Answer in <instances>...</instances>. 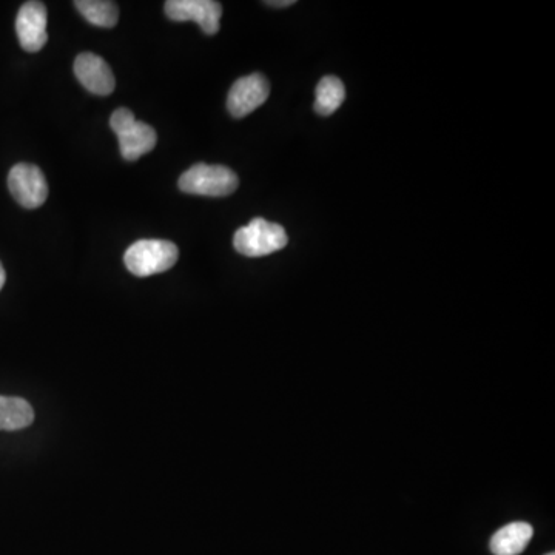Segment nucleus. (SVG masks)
<instances>
[{
	"instance_id": "1",
	"label": "nucleus",
	"mask_w": 555,
	"mask_h": 555,
	"mask_svg": "<svg viewBox=\"0 0 555 555\" xmlns=\"http://www.w3.org/2000/svg\"><path fill=\"white\" fill-rule=\"evenodd\" d=\"M179 249L167 239H141L128 247L124 263L139 278L167 272L178 263Z\"/></svg>"
},
{
	"instance_id": "2",
	"label": "nucleus",
	"mask_w": 555,
	"mask_h": 555,
	"mask_svg": "<svg viewBox=\"0 0 555 555\" xmlns=\"http://www.w3.org/2000/svg\"><path fill=\"white\" fill-rule=\"evenodd\" d=\"M179 189L190 195L229 196L238 189L239 179L233 170L224 165L195 164L179 178Z\"/></svg>"
},
{
	"instance_id": "3",
	"label": "nucleus",
	"mask_w": 555,
	"mask_h": 555,
	"mask_svg": "<svg viewBox=\"0 0 555 555\" xmlns=\"http://www.w3.org/2000/svg\"><path fill=\"white\" fill-rule=\"evenodd\" d=\"M287 243L289 238L283 226L263 218L252 219L233 236L236 252L250 258L272 255L278 250H283Z\"/></svg>"
},
{
	"instance_id": "4",
	"label": "nucleus",
	"mask_w": 555,
	"mask_h": 555,
	"mask_svg": "<svg viewBox=\"0 0 555 555\" xmlns=\"http://www.w3.org/2000/svg\"><path fill=\"white\" fill-rule=\"evenodd\" d=\"M110 127L118 135L119 148L125 161H136L145 153L152 152L158 142L155 128L136 121L133 111L128 108H118L111 115Z\"/></svg>"
},
{
	"instance_id": "5",
	"label": "nucleus",
	"mask_w": 555,
	"mask_h": 555,
	"mask_svg": "<svg viewBox=\"0 0 555 555\" xmlns=\"http://www.w3.org/2000/svg\"><path fill=\"white\" fill-rule=\"evenodd\" d=\"M11 195L25 209H37L48 198V184L44 173L33 164H16L8 175Z\"/></svg>"
},
{
	"instance_id": "6",
	"label": "nucleus",
	"mask_w": 555,
	"mask_h": 555,
	"mask_svg": "<svg viewBox=\"0 0 555 555\" xmlns=\"http://www.w3.org/2000/svg\"><path fill=\"white\" fill-rule=\"evenodd\" d=\"M165 14L175 22H196L213 36L221 27L222 5L215 0H167Z\"/></svg>"
},
{
	"instance_id": "7",
	"label": "nucleus",
	"mask_w": 555,
	"mask_h": 555,
	"mask_svg": "<svg viewBox=\"0 0 555 555\" xmlns=\"http://www.w3.org/2000/svg\"><path fill=\"white\" fill-rule=\"evenodd\" d=\"M270 95V85L261 73L249 74L238 79L230 88L227 108L233 118H246L256 108L261 107Z\"/></svg>"
},
{
	"instance_id": "8",
	"label": "nucleus",
	"mask_w": 555,
	"mask_h": 555,
	"mask_svg": "<svg viewBox=\"0 0 555 555\" xmlns=\"http://www.w3.org/2000/svg\"><path fill=\"white\" fill-rule=\"evenodd\" d=\"M48 11L42 2H25L17 13L16 33L21 47L28 53H37L48 42Z\"/></svg>"
},
{
	"instance_id": "9",
	"label": "nucleus",
	"mask_w": 555,
	"mask_h": 555,
	"mask_svg": "<svg viewBox=\"0 0 555 555\" xmlns=\"http://www.w3.org/2000/svg\"><path fill=\"white\" fill-rule=\"evenodd\" d=\"M74 74L84 85L85 90L93 95L108 96L115 91V74L110 65L95 53L79 54L74 61Z\"/></svg>"
},
{
	"instance_id": "10",
	"label": "nucleus",
	"mask_w": 555,
	"mask_h": 555,
	"mask_svg": "<svg viewBox=\"0 0 555 555\" xmlns=\"http://www.w3.org/2000/svg\"><path fill=\"white\" fill-rule=\"evenodd\" d=\"M534 537V528L529 523L514 522L498 529L491 539L494 555H520Z\"/></svg>"
},
{
	"instance_id": "11",
	"label": "nucleus",
	"mask_w": 555,
	"mask_h": 555,
	"mask_svg": "<svg viewBox=\"0 0 555 555\" xmlns=\"http://www.w3.org/2000/svg\"><path fill=\"white\" fill-rule=\"evenodd\" d=\"M34 421L31 404L19 397L0 395V431H21Z\"/></svg>"
},
{
	"instance_id": "12",
	"label": "nucleus",
	"mask_w": 555,
	"mask_h": 555,
	"mask_svg": "<svg viewBox=\"0 0 555 555\" xmlns=\"http://www.w3.org/2000/svg\"><path fill=\"white\" fill-rule=\"evenodd\" d=\"M74 7L90 22L91 25L101 28H113L118 25V5L110 0H78Z\"/></svg>"
},
{
	"instance_id": "13",
	"label": "nucleus",
	"mask_w": 555,
	"mask_h": 555,
	"mask_svg": "<svg viewBox=\"0 0 555 555\" xmlns=\"http://www.w3.org/2000/svg\"><path fill=\"white\" fill-rule=\"evenodd\" d=\"M346 99V88L343 82L335 76H326L321 79L317 87L315 111L321 116H330L343 105Z\"/></svg>"
},
{
	"instance_id": "14",
	"label": "nucleus",
	"mask_w": 555,
	"mask_h": 555,
	"mask_svg": "<svg viewBox=\"0 0 555 555\" xmlns=\"http://www.w3.org/2000/svg\"><path fill=\"white\" fill-rule=\"evenodd\" d=\"M266 5L269 7H276V8H286L290 7V5H295V0H273V2H266Z\"/></svg>"
},
{
	"instance_id": "15",
	"label": "nucleus",
	"mask_w": 555,
	"mask_h": 555,
	"mask_svg": "<svg viewBox=\"0 0 555 555\" xmlns=\"http://www.w3.org/2000/svg\"><path fill=\"white\" fill-rule=\"evenodd\" d=\"M5 281H7V273H5L4 266L0 263V290L5 286Z\"/></svg>"
},
{
	"instance_id": "16",
	"label": "nucleus",
	"mask_w": 555,
	"mask_h": 555,
	"mask_svg": "<svg viewBox=\"0 0 555 555\" xmlns=\"http://www.w3.org/2000/svg\"><path fill=\"white\" fill-rule=\"evenodd\" d=\"M546 555H555L554 552H551V554H546Z\"/></svg>"
}]
</instances>
